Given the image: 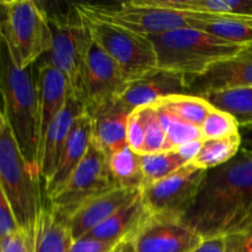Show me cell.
I'll use <instances>...</instances> for the list:
<instances>
[{
    "instance_id": "obj_1",
    "label": "cell",
    "mask_w": 252,
    "mask_h": 252,
    "mask_svg": "<svg viewBox=\"0 0 252 252\" xmlns=\"http://www.w3.org/2000/svg\"><path fill=\"white\" fill-rule=\"evenodd\" d=\"M252 220V155L244 152L207 171L181 223L203 238H224Z\"/></svg>"
},
{
    "instance_id": "obj_2",
    "label": "cell",
    "mask_w": 252,
    "mask_h": 252,
    "mask_svg": "<svg viewBox=\"0 0 252 252\" xmlns=\"http://www.w3.org/2000/svg\"><path fill=\"white\" fill-rule=\"evenodd\" d=\"M0 94L4 103V117L25 159L39 169L41 130L37 81L29 69L12 64L5 46L0 62Z\"/></svg>"
},
{
    "instance_id": "obj_3",
    "label": "cell",
    "mask_w": 252,
    "mask_h": 252,
    "mask_svg": "<svg viewBox=\"0 0 252 252\" xmlns=\"http://www.w3.org/2000/svg\"><path fill=\"white\" fill-rule=\"evenodd\" d=\"M158 59V69L192 79L211 66L238 56L244 47L194 29H180L149 36Z\"/></svg>"
},
{
    "instance_id": "obj_4",
    "label": "cell",
    "mask_w": 252,
    "mask_h": 252,
    "mask_svg": "<svg viewBox=\"0 0 252 252\" xmlns=\"http://www.w3.org/2000/svg\"><path fill=\"white\" fill-rule=\"evenodd\" d=\"M41 172L22 155L9 125H0V187L6 196L17 225L33 235L34 224L43 206Z\"/></svg>"
},
{
    "instance_id": "obj_5",
    "label": "cell",
    "mask_w": 252,
    "mask_h": 252,
    "mask_svg": "<svg viewBox=\"0 0 252 252\" xmlns=\"http://www.w3.org/2000/svg\"><path fill=\"white\" fill-rule=\"evenodd\" d=\"M1 36L12 64L29 69L51 49L47 12L32 0H1Z\"/></svg>"
},
{
    "instance_id": "obj_6",
    "label": "cell",
    "mask_w": 252,
    "mask_h": 252,
    "mask_svg": "<svg viewBox=\"0 0 252 252\" xmlns=\"http://www.w3.org/2000/svg\"><path fill=\"white\" fill-rule=\"evenodd\" d=\"M47 16L52 44L48 53L43 56V62L53 65L65 76L71 96L84 102L88 56L93 43L85 20L75 5L68 11L47 12Z\"/></svg>"
},
{
    "instance_id": "obj_7",
    "label": "cell",
    "mask_w": 252,
    "mask_h": 252,
    "mask_svg": "<svg viewBox=\"0 0 252 252\" xmlns=\"http://www.w3.org/2000/svg\"><path fill=\"white\" fill-rule=\"evenodd\" d=\"M79 12L117 25L134 33L149 37L180 29H192L191 12L161 7L152 0H132L121 4H76Z\"/></svg>"
},
{
    "instance_id": "obj_8",
    "label": "cell",
    "mask_w": 252,
    "mask_h": 252,
    "mask_svg": "<svg viewBox=\"0 0 252 252\" xmlns=\"http://www.w3.org/2000/svg\"><path fill=\"white\" fill-rule=\"evenodd\" d=\"M81 16L85 20L94 43L110 56L130 80L157 70V53L149 37L134 33L96 17L83 14Z\"/></svg>"
},
{
    "instance_id": "obj_9",
    "label": "cell",
    "mask_w": 252,
    "mask_h": 252,
    "mask_svg": "<svg viewBox=\"0 0 252 252\" xmlns=\"http://www.w3.org/2000/svg\"><path fill=\"white\" fill-rule=\"evenodd\" d=\"M118 186L108 170L107 158L91 140L83 161L74 170L61 191L48 198L49 203L68 220L85 202Z\"/></svg>"
},
{
    "instance_id": "obj_10",
    "label": "cell",
    "mask_w": 252,
    "mask_h": 252,
    "mask_svg": "<svg viewBox=\"0 0 252 252\" xmlns=\"http://www.w3.org/2000/svg\"><path fill=\"white\" fill-rule=\"evenodd\" d=\"M207 171L189 162L160 181L140 189L148 209L153 216L181 220L193 204Z\"/></svg>"
},
{
    "instance_id": "obj_11",
    "label": "cell",
    "mask_w": 252,
    "mask_h": 252,
    "mask_svg": "<svg viewBox=\"0 0 252 252\" xmlns=\"http://www.w3.org/2000/svg\"><path fill=\"white\" fill-rule=\"evenodd\" d=\"M130 79L96 43H91L85 76L86 112L95 116L107 110L127 90Z\"/></svg>"
},
{
    "instance_id": "obj_12",
    "label": "cell",
    "mask_w": 252,
    "mask_h": 252,
    "mask_svg": "<svg viewBox=\"0 0 252 252\" xmlns=\"http://www.w3.org/2000/svg\"><path fill=\"white\" fill-rule=\"evenodd\" d=\"M135 252H191L203 238L179 219L153 216L132 239Z\"/></svg>"
},
{
    "instance_id": "obj_13",
    "label": "cell",
    "mask_w": 252,
    "mask_h": 252,
    "mask_svg": "<svg viewBox=\"0 0 252 252\" xmlns=\"http://www.w3.org/2000/svg\"><path fill=\"white\" fill-rule=\"evenodd\" d=\"M189 80L185 75L157 69L133 80L123 95L108 108L130 115L137 108L153 105L162 97L182 94L189 95Z\"/></svg>"
},
{
    "instance_id": "obj_14",
    "label": "cell",
    "mask_w": 252,
    "mask_h": 252,
    "mask_svg": "<svg viewBox=\"0 0 252 252\" xmlns=\"http://www.w3.org/2000/svg\"><path fill=\"white\" fill-rule=\"evenodd\" d=\"M252 88V53L241 51L238 56L214 64L206 73L192 79L189 95L203 96L219 91Z\"/></svg>"
},
{
    "instance_id": "obj_15",
    "label": "cell",
    "mask_w": 252,
    "mask_h": 252,
    "mask_svg": "<svg viewBox=\"0 0 252 252\" xmlns=\"http://www.w3.org/2000/svg\"><path fill=\"white\" fill-rule=\"evenodd\" d=\"M140 194V189L115 186L113 189L89 199L68 219L74 241L80 240L89 231L102 224L113 213Z\"/></svg>"
},
{
    "instance_id": "obj_16",
    "label": "cell",
    "mask_w": 252,
    "mask_h": 252,
    "mask_svg": "<svg viewBox=\"0 0 252 252\" xmlns=\"http://www.w3.org/2000/svg\"><path fill=\"white\" fill-rule=\"evenodd\" d=\"M84 112H86L85 103L70 95L65 107L54 118L47 129L39 152V172L44 182L48 181L56 171L74 123Z\"/></svg>"
},
{
    "instance_id": "obj_17",
    "label": "cell",
    "mask_w": 252,
    "mask_h": 252,
    "mask_svg": "<svg viewBox=\"0 0 252 252\" xmlns=\"http://www.w3.org/2000/svg\"><path fill=\"white\" fill-rule=\"evenodd\" d=\"M93 140V117L88 112H84L75 121L65 143L58 165L48 181L44 182V193L47 198L61 191L66 184L74 170L83 161L84 157L90 148Z\"/></svg>"
},
{
    "instance_id": "obj_18",
    "label": "cell",
    "mask_w": 252,
    "mask_h": 252,
    "mask_svg": "<svg viewBox=\"0 0 252 252\" xmlns=\"http://www.w3.org/2000/svg\"><path fill=\"white\" fill-rule=\"evenodd\" d=\"M37 91L39 102L41 143L54 118L65 107L70 97V88L65 76L51 64L42 61L37 69Z\"/></svg>"
},
{
    "instance_id": "obj_19",
    "label": "cell",
    "mask_w": 252,
    "mask_h": 252,
    "mask_svg": "<svg viewBox=\"0 0 252 252\" xmlns=\"http://www.w3.org/2000/svg\"><path fill=\"white\" fill-rule=\"evenodd\" d=\"M152 217L142 194L118 209L102 224L89 231L84 238L89 240L122 241L132 238L138 229Z\"/></svg>"
},
{
    "instance_id": "obj_20",
    "label": "cell",
    "mask_w": 252,
    "mask_h": 252,
    "mask_svg": "<svg viewBox=\"0 0 252 252\" xmlns=\"http://www.w3.org/2000/svg\"><path fill=\"white\" fill-rule=\"evenodd\" d=\"M32 240L33 252H69L74 244L68 220L52 207L48 198L37 217Z\"/></svg>"
},
{
    "instance_id": "obj_21",
    "label": "cell",
    "mask_w": 252,
    "mask_h": 252,
    "mask_svg": "<svg viewBox=\"0 0 252 252\" xmlns=\"http://www.w3.org/2000/svg\"><path fill=\"white\" fill-rule=\"evenodd\" d=\"M192 29L207 32L238 46L252 44V17L193 14Z\"/></svg>"
},
{
    "instance_id": "obj_22",
    "label": "cell",
    "mask_w": 252,
    "mask_h": 252,
    "mask_svg": "<svg viewBox=\"0 0 252 252\" xmlns=\"http://www.w3.org/2000/svg\"><path fill=\"white\" fill-rule=\"evenodd\" d=\"M93 117V143L106 158L127 147V126L129 115L107 108Z\"/></svg>"
},
{
    "instance_id": "obj_23",
    "label": "cell",
    "mask_w": 252,
    "mask_h": 252,
    "mask_svg": "<svg viewBox=\"0 0 252 252\" xmlns=\"http://www.w3.org/2000/svg\"><path fill=\"white\" fill-rule=\"evenodd\" d=\"M161 7L191 14L252 17V0H152Z\"/></svg>"
},
{
    "instance_id": "obj_24",
    "label": "cell",
    "mask_w": 252,
    "mask_h": 252,
    "mask_svg": "<svg viewBox=\"0 0 252 252\" xmlns=\"http://www.w3.org/2000/svg\"><path fill=\"white\" fill-rule=\"evenodd\" d=\"M153 105L182 122L189 123L199 128L213 108V106L204 97L187 95V94L162 97Z\"/></svg>"
},
{
    "instance_id": "obj_25",
    "label": "cell",
    "mask_w": 252,
    "mask_h": 252,
    "mask_svg": "<svg viewBox=\"0 0 252 252\" xmlns=\"http://www.w3.org/2000/svg\"><path fill=\"white\" fill-rule=\"evenodd\" d=\"M107 165L113 181L118 186L132 189H143L144 176L140 155L133 152L128 145L107 157Z\"/></svg>"
},
{
    "instance_id": "obj_26",
    "label": "cell",
    "mask_w": 252,
    "mask_h": 252,
    "mask_svg": "<svg viewBox=\"0 0 252 252\" xmlns=\"http://www.w3.org/2000/svg\"><path fill=\"white\" fill-rule=\"evenodd\" d=\"M203 97L213 107L234 116L240 129L252 128V88L219 91Z\"/></svg>"
},
{
    "instance_id": "obj_27",
    "label": "cell",
    "mask_w": 252,
    "mask_h": 252,
    "mask_svg": "<svg viewBox=\"0 0 252 252\" xmlns=\"http://www.w3.org/2000/svg\"><path fill=\"white\" fill-rule=\"evenodd\" d=\"M240 149V133L220 139H203L201 150L192 164L198 169L208 171L233 160L239 154Z\"/></svg>"
},
{
    "instance_id": "obj_28",
    "label": "cell",
    "mask_w": 252,
    "mask_h": 252,
    "mask_svg": "<svg viewBox=\"0 0 252 252\" xmlns=\"http://www.w3.org/2000/svg\"><path fill=\"white\" fill-rule=\"evenodd\" d=\"M186 164L189 162L182 159L175 150L174 152L159 153V154L140 155L144 186L165 179Z\"/></svg>"
},
{
    "instance_id": "obj_29",
    "label": "cell",
    "mask_w": 252,
    "mask_h": 252,
    "mask_svg": "<svg viewBox=\"0 0 252 252\" xmlns=\"http://www.w3.org/2000/svg\"><path fill=\"white\" fill-rule=\"evenodd\" d=\"M137 110L139 111L143 118L145 132V140L142 155L170 152L166 132H165L157 108L153 105H148L144 107L137 108Z\"/></svg>"
},
{
    "instance_id": "obj_30",
    "label": "cell",
    "mask_w": 252,
    "mask_h": 252,
    "mask_svg": "<svg viewBox=\"0 0 252 252\" xmlns=\"http://www.w3.org/2000/svg\"><path fill=\"white\" fill-rule=\"evenodd\" d=\"M155 108L159 112L160 120H161L162 126H164L165 132H166L170 152H174V150H176L177 148L186 144V143L194 142V140H203L201 128L199 127L182 122V121L172 117L169 113L159 110L158 107Z\"/></svg>"
},
{
    "instance_id": "obj_31",
    "label": "cell",
    "mask_w": 252,
    "mask_h": 252,
    "mask_svg": "<svg viewBox=\"0 0 252 252\" xmlns=\"http://www.w3.org/2000/svg\"><path fill=\"white\" fill-rule=\"evenodd\" d=\"M203 139H220L240 133L238 121L225 111L213 107L201 126Z\"/></svg>"
},
{
    "instance_id": "obj_32",
    "label": "cell",
    "mask_w": 252,
    "mask_h": 252,
    "mask_svg": "<svg viewBox=\"0 0 252 252\" xmlns=\"http://www.w3.org/2000/svg\"><path fill=\"white\" fill-rule=\"evenodd\" d=\"M225 252H252V220L224 236Z\"/></svg>"
},
{
    "instance_id": "obj_33",
    "label": "cell",
    "mask_w": 252,
    "mask_h": 252,
    "mask_svg": "<svg viewBox=\"0 0 252 252\" xmlns=\"http://www.w3.org/2000/svg\"><path fill=\"white\" fill-rule=\"evenodd\" d=\"M19 229L11 206L0 187V252H2L5 241L14 235Z\"/></svg>"
},
{
    "instance_id": "obj_34",
    "label": "cell",
    "mask_w": 252,
    "mask_h": 252,
    "mask_svg": "<svg viewBox=\"0 0 252 252\" xmlns=\"http://www.w3.org/2000/svg\"><path fill=\"white\" fill-rule=\"evenodd\" d=\"M145 132L144 123L140 116L139 111L135 110L128 117L127 126V144L130 149L138 155H142L143 147H144Z\"/></svg>"
},
{
    "instance_id": "obj_35",
    "label": "cell",
    "mask_w": 252,
    "mask_h": 252,
    "mask_svg": "<svg viewBox=\"0 0 252 252\" xmlns=\"http://www.w3.org/2000/svg\"><path fill=\"white\" fill-rule=\"evenodd\" d=\"M122 241H100L80 239V240L74 241L69 252H111Z\"/></svg>"
},
{
    "instance_id": "obj_36",
    "label": "cell",
    "mask_w": 252,
    "mask_h": 252,
    "mask_svg": "<svg viewBox=\"0 0 252 252\" xmlns=\"http://www.w3.org/2000/svg\"><path fill=\"white\" fill-rule=\"evenodd\" d=\"M201 147L202 140H194V142H189L181 145V147L177 148L175 152H177V154H179L182 159L186 160L187 162H192L194 160V158L198 155Z\"/></svg>"
},
{
    "instance_id": "obj_37",
    "label": "cell",
    "mask_w": 252,
    "mask_h": 252,
    "mask_svg": "<svg viewBox=\"0 0 252 252\" xmlns=\"http://www.w3.org/2000/svg\"><path fill=\"white\" fill-rule=\"evenodd\" d=\"M191 252H225L224 238H213L203 240V243Z\"/></svg>"
},
{
    "instance_id": "obj_38",
    "label": "cell",
    "mask_w": 252,
    "mask_h": 252,
    "mask_svg": "<svg viewBox=\"0 0 252 252\" xmlns=\"http://www.w3.org/2000/svg\"><path fill=\"white\" fill-rule=\"evenodd\" d=\"M241 135V152L252 155V128L240 129Z\"/></svg>"
},
{
    "instance_id": "obj_39",
    "label": "cell",
    "mask_w": 252,
    "mask_h": 252,
    "mask_svg": "<svg viewBox=\"0 0 252 252\" xmlns=\"http://www.w3.org/2000/svg\"><path fill=\"white\" fill-rule=\"evenodd\" d=\"M132 239H133V236L132 238H128V239H126V240H123L122 243L118 244V245L116 246V248L113 249L111 252H135L134 246H133Z\"/></svg>"
},
{
    "instance_id": "obj_40",
    "label": "cell",
    "mask_w": 252,
    "mask_h": 252,
    "mask_svg": "<svg viewBox=\"0 0 252 252\" xmlns=\"http://www.w3.org/2000/svg\"><path fill=\"white\" fill-rule=\"evenodd\" d=\"M0 15H1V0H0ZM2 47H4V42H2V36H1V24H0V62H1Z\"/></svg>"
},
{
    "instance_id": "obj_41",
    "label": "cell",
    "mask_w": 252,
    "mask_h": 252,
    "mask_svg": "<svg viewBox=\"0 0 252 252\" xmlns=\"http://www.w3.org/2000/svg\"><path fill=\"white\" fill-rule=\"evenodd\" d=\"M243 51H245V52H249V53H252V44H250V46H246V47H244V49Z\"/></svg>"
},
{
    "instance_id": "obj_42",
    "label": "cell",
    "mask_w": 252,
    "mask_h": 252,
    "mask_svg": "<svg viewBox=\"0 0 252 252\" xmlns=\"http://www.w3.org/2000/svg\"><path fill=\"white\" fill-rule=\"evenodd\" d=\"M2 122H5V117H4V113H2V111L0 110V125H1Z\"/></svg>"
},
{
    "instance_id": "obj_43",
    "label": "cell",
    "mask_w": 252,
    "mask_h": 252,
    "mask_svg": "<svg viewBox=\"0 0 252 252\" xmlns=\"http://www.w3.org/2000/svg\"><path fill=\"white\" fill-rule=\"evenodd\" d=\"M31 252H33V248H32V250H31Z\"/></svg>"
}]
</instances>
